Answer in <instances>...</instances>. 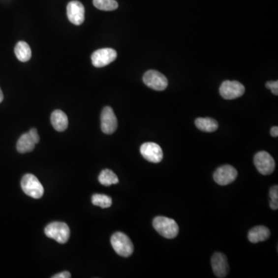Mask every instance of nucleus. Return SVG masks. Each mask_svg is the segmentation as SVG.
I'll list each match as a JSON object with an SVG mask.
<instances>
[{
  "mask_svg": "<svg viewBox=\"0 0 278 278\" xmlns=\"http://www.w3.org/2000/svg\"><path fill=\"white\" fill-rule=\"evenodd\" d=\"M99 182L101 185L104 186H110L111 185H115L119 183V178L115 174L113 171L110 169H104L99 175Z\"/></svg>",
  "mask_w": 278,
  "mask_h": 278,
  "instance_id": "6ab92c4d",
  "label": "nucleus"
},
{
  "mask_svg": "<svg viewBox=\"0 0 278 278\" xmlns=\"http://www.w3.org/2000/svg\"><path fill=\"white\" fill-rule=\"evenodd\" d=\"M271 236V232L268 227L264 226H257L249 230L248 233V240L252 244L267 241Z\"/></svg>",
  "mask_w": 278,
  "mask_h": 278,
  "instance_id": "4468645a",
  "label": "nucleus"
},
{
  "mask_svg": "<svg viewBox=\"0 0 278 278\" xmlns=\"http://www.w3.org/2000/svg\"><path fill=\"white\" fill-rule=\"evenodd\" d=\"M51 123L54 129L58 131H64L68 127V119L66 114L61 110H55L51 117Z\"/></svg>",
  "mask_w": 278,
  "mask_h": 278,
  "instance_id": "2eb2a0df",
  "label": "nucleus"
},
{
  "mask_svg": "<svg viewBox=\"0 0 278 278\" xmlns=\"http://www.w3.org/2000/svg\"><path fill=\"white\" fill-rule=\"evenodd\" d=\"M195 124L197 128L205 132H214L216 131L219 127L218 122L215 119L210 118H198L195 121Z\"/></svg>",
  "mask_w": 278,
  "mask_h": 278,
  "instance_id": "f3484780",
  "label": "nucleus"
},
{
  "mask_svg": "<svg viewBox=\"0 0 278 278\" xmlns=\"http://www.w3.org/2000/svg\"><path fill=\"white\" fill-rule=\"evenodd\" d=\"M52 278H71V275H70V272H68V271H63V272H61V273L54 275V276H53Z\"/></svg>",
  "mask_w": 278,
  "mask_h": 278,
  "instance_id": "393cba45",
  "label": "nucleus"
},
{
  "mask_svg": "<svg viewBox=\"0 0 278 278\" xmlns=\"http://www.w3.org/2000/svg\"><path fill=\"white\" fill-rule=\"evenodd\" d=\"M145 85L155 91H164L169 85V81L164 74L157 70H148L143 76Z\"/></svg>",
  "mask_w": 278,
  "mask_h": 278,
  "instance_id": "423d86ee",
  "label": "nucleus"
},
{
  "mask_svg": "<svg viewBox=\"0 0 278 278\" xmlns=\"http://www.w3.org/2000/svg\"><path fill=\"white\" fill-rule=\"evenodd\" d=\"M21 187L24 193L33 199H40L44 193L43 185L34 175H25L22 179Z\"/></svg>",
  "mask_w": 278,
  "mask_h": 278,
  "instance_id": "20e7f679",
  "label": "nucleus"
},
{
  "mask_svg": "<svg viewBox=\"0 0 278 278\" xmlns=\"http://www.w3.org/2000/svg\"><path fill=\"white\" fill-rule=\"evenodd\" d=\"M111 246L118 254L122 257H128L134 252V245L124 233L117 232L111 238Z\"/></svg>",
  "mask_w": 278,
  "mask_h": 278,
  "instance_id": "f03ea898",
  "label": "nucleus"
},
{
  "mask_svg": "<svg viewBox=\"0 0 278 278\" xmlns=\"http://www.w3.org/2000/svg\"><path fill=\"white\" fill-rule=\"evenodd\" d=\"M266 88L272 92L275 95H278V81H268L266 84Z\"/></svg>",
  "mask_w": 278,
  "mask_h": 278,
  "instance_id": "5701e85b",
  "label": "nucleus"
},
{
  "mask_svg": "<svg viewBox=\"0 0 278 278\" xmlns=\"http://www.w3.org/2000/svg\"><path fill=\"white\" fill-rule=\"evenodd\" d=\"M271 136L278 137V126H274L271 129Z\"/></svg>",
  "mask_w": 278,
  "mask_h": 278,
  "instance_id": "a878e982",
  "label": "nucleus"
},
{
  "mask_svg": "<svg viewBox=\"0 0 278 278\" xmlns=\"http://www.w3.org/2000/svg\"><path fill=\"white\" fill-rule=\"evenodd\" d=\"M153 226L160 235L166 239L177 237L180 228L174 219L165 216H157L153 219Z\"/></svg>",
  "mask_w": 278,
  "mask_h": 278,
  "instance_id": "f257e3e1",
  "label": "nucleus"
},
{
  "mask_svg": "<svg viewBox=\"0 0 278 278\" xmlns=\"http://www.w3.org/2000/svg\"><path fill=\"white\" fill-rule=\"evenodd\" d=\"M92 203L101 208H109L112 205V199L104 194H94L92 198Z\"/></svg>",
  "mask_w": 278,
  "mask_h": 278,
  "instance_id": "aec40b11",
  "label": "nucleus"
},
{
  "mask_svg": "<svg viewBox=\"0 0 278 278\" xmlns=\"http://www.w3.org/2000/svg\"><path fill=\"white\" fill-rule=\"evenodd\" d=\"M15 54L19 61L24 63L31 60L32 52L28 43L24 41H20L16 43Z\"/></svg>",
  "mask_w": 278,
  "mask_h": 278,
  "instance_id": "a211bd4d",
  "label": "nucleus"
},
{
  "mask_svg": "<svg viewBox=\"0 0 278 278\" xmlns=\"http://www.w3.org/2000/svg\"><path fill=\"white\" fill-rule=\"evenodd\" d=\"M140 153L145 159L153 163H158L163 158V152L158 144L146 142L140 148Z\"/></svg>",
  "mask_w": 278,
  "mask_h": 278,
  "instance_id": "9d476101",
  "label": "nucleus"
},
{
  "mask_svg": "<svg viewBox=\"0 0 278 278\" xmlns=\"http://www.w3.org/2000/svg\"><path fill=\"white\" fill-rule=\"evenodd\" d=\"M29 134L32 137V139L34 141L35 143L37 144L40 142V136L38 135L37 130L36 128H32L29 131Z\"/></svg>",
  "mask_w": 278,
  "mask_h": 278,
  "instance_id": "b1692460",
  "label": "nucleus"
},
{
  "mask_svg": "<svg viewBox=\"0 0 278 278\" xmlns=\"http://www.w3.org/2000/svg\"><path fill=\"white\" fill-rule=\"evenodd\" d=\"M221 96L226 100H233L241 97L245 93V88L237 81H225L219 88Z\"/></svg>",
  "mask_w": 278,
  "mask_h": 278,
  "instance_id": "0eeeda50",
  "label": "nucleus"
},
{
  "mask_svg": "<svg viewBox=\"0 0 278 278\" xmlns=\"http://www.w3.org/2000/svg\"><path fill=\"white\" fill-rule=\"evenodd\" d=\"M2 100H3V93H2V90L0 88V103L2 102Z\"/></svg>",
  "mask_w": 278,
  "mask_h": 278,
  "instance_id": "bb28decb",
  "label": "nucleus"
},
{
  "mask_svg": "<svg viewBox=\"0 0 278 278\" xmlns=\"http://www.w3.org/2000/svg\"><path fill=\"white\" fill-rule=\"evenodd\" d=\"M85 6L79 1H71L66 7L67 18L72 24L80 26L85 21Z\"/></svg>",
  "mask_w": 278,
  "mask_h": 278,
  "instance_id": "9b49d317",
  "label": "nucleus"
},
{
  "mask_svg": "<svg viewBox=\"0 0 278 278\" xmlns=\"http://www.w3.org/2000/svg\"><path fill=\"white\" fill-rule=\"evenodd\" d=\"M238 172L234 167L230 165H222L214 172V179L220 185H227L235 181Z\"/></svg>",
  "mask_w": 278,
  "mask_h": 278,
  "instance_id": "6e6552de",
  "label": "nucleus"
},
{
  "mask_svg": "<svg viewBox=\"0 0 278 278\" xmlns=\"http://www.w3.org/2000/svg\"><path fill=\"white\" fill-rule=\"evenodd\" d=\"M270 207L272 210H277L278 209V186L275 185L270 189Z\"/></svg>",
  "mask_w": 278,
  "mask_h": 278,
  "instance_id": "4be33fe9",
  "label": "nucleus"
},
{
  "mask_svg": "<svg viewBox=\"0 0 278 278\" xmlns=\"http://www.w3.org/2000/svg\"><path fill=\"white\" fill-rule=\"evenodd\" d=\"M36 145L29 132L25 133L19 138L16 144V149L20 153H31L34 149Z\"/></svg>",
  "mask_w": 278,
  "mask_h": 278,
  "instance_id": "dca6fc26",
  "label": "nucleus"
},
{
  "mask_svg": "<svg viewBox=\"0 0 278 278\" xmlns=\"http://www.w3.org/2000/svg\"><path fill=\"white\" fill-rule=\"evenodd\" d=\"M93 3L97 9L104 11L115 10L119 7L115 0H93Z\"/></svg>",
  "mask_w": 278,
  "mask_h": 278,
  "instance_id": "412c9836",
  "label": "nucleus"
},
{
  "mask_svg": "<svg viewBox=\"0 0 278 278\" xmlns=\"http://www.w3.org/2000/svg\"><path fill=\"white\" fill-rule=\"evenodd\" d=\"M44 231L47 237L54 239L59 244H66L70 238V228L65 222H51L47 225Z\"/></svg>",
  "mask_w": 278,
  "mask_h": 278,
  "instance_id": "7ed1b4c3",
  "label": "nucleus"
},
{
  "mask_svg": "<svg viewBox=\"0 0 278 278\" xmlns=\"http://www.w3.org/2000/svg\"><path fill=\"white\" fill-rule=\"evenodd\" d=\"M101 130L104 134L111 135L116 131L118 127V120L115 112L111 107H105L101 115Z\"/></svg>",
  "mask_w": 278,
  "mask_h": 278,
  "instance_id": "f8f14e48",
  "label": "nucleus"
},
{
  "mask_svg": "<svg viewBox=\"0 0 278 278\" xmlns=\"http://www.w3.org/2000/svg\"><path fill=\"white\" fill-rule=\"evenodd\" d=\"M116 58L117 52L114 49H100L92 54V64L96 67H103L112 63Z\"/></svg>",
  "mask_w": 278,
  "mask_h": 278,
  "instance_id": "1a4fd4ad",
  "label": "nucleus"
},
{
  "mask_svg": "<svg viewBox=\"0 0 278 278\" xmlns=\"http://www.w3.org/2000/svg\"><path fill=\"white\" fill-rule=\"evenodd\" d=\"M253 162L258 172L264 176L271 174L275 171V159L267 152L260 151L255 154Z\"/></svg>",
  "mask_w": 278,
  "mask_h": 278,
  "instance_id": "39448f33",
  "label": "nucleus"
},
{
  "mask_svg": "<svg viewBox=\"0 0 278 278\" xmlns=\"http://www.w3.org/2000/svg\"><path fill=\"white\" fill-rule=\"evenodd\" d=\"M211 265L214 273L217 278H222L227 276L230 268L227 258L223 253L219 252L214 253L211 259Z\"/></svg>",
  "mask_w": 278,
  "mask_h": 278,
  "instance_id": "ddd939ff",
  "label": "nucleus"
}]
</instances>
